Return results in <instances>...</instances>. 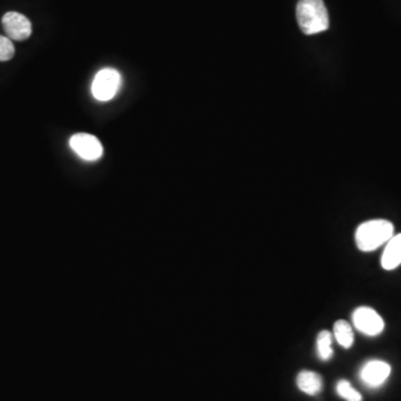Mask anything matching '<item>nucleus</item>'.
<instances>
[{"label": "nucleus", "instance_id": "obj_1", "mask_svg": "<svg viewBox=\"0 0 401 401\" xmlns=\"http://www.w3.org/2000/svg\"><path fill=\"white\" fill-rule=\"evenodd\" d=\"M395 236V227L387 220L364 222L356 230V245L362 252H371Z\"/></svg>", "mask_w": 401, "mask_h": 401}, {"label": "nucleus", "instance_id": "obj_2", "mask_svg": "<svg viewBox=\"0 0 401 401\" xmlns=\"http://www.w3.org/2000/svg\"><path fill=\"white\" fill-rule=\"evenodd\" d=\"M297 19L305 35H316L329 28V15L323 0H299Z\"/></svg>", "mask_w": 401, "mask_h": 401}, {"label": "nucleus", "instance_id": "obj_3", "mask_svg": "<svg viewBox=\"0 0 401 401\" xmlns=\"http://www.w3.org/2000/svg\"><path fill=\"white\" fill-rule=\"evenodd\" d=\"M122 86V76L114 68H104L95 76L92 85L94 97L106 102L116 96L117 92Z\"/></svg>", "mask_w": 401, "mask_h": 401}, {"label": "nucleus", "instance_id": "obj_4", "mask_svg": "<svg viewBox=\"0 0 401 401\" xmlns=\"http://www.w3.org/2000/svg\"><path fill=\"white\" fill-rule=\"evenodd\" d=\"M352 321L358 331L368 337H377L384 331V321L378 312L369 307H360L352 313Z\"/></svg>", "mask_w": 401, "mask_h": 401}, {"label": "nucleus", "instance_id": "obj_5", "mask_svg": "<svg viewBox=\"0 0 401 401\" xmlns=\"http://www.w3.org/2000/svg\"><path fill=\"white\" fill-rule=\"evenodd\" d=\"M70 145L85 161H96L103 155V146L97 137L88 133H77L70 137Z\"/></svg>", "mask_w": 401, "mask_h": 401}, {"label": "nucleus", "instance_id": "obj_6", "mask_svg": "<svg viewBox=\"0 0 401 401\" xmlns=\"http://www.w3.org/2000/svg\"><path fill=\"white\" fill-rule=\"evenodd\" d=\"M391 373V367L382 360H370L361 368L360 380L368 388L376 389L384 384Z\"/></svg>", "mask_w": 401, "mask_h": 401}, {"label": "nucleus", "instance_id": "obj_7", "mask_svg": "<svg viewBox=\"0 0 401 401\" xmlns=\"http://www.w3.org/2000/svg\"><path fill=\"white\" fill-rule=\"evenodd\" d=\"M3 30L9 39L25 41L32 35V23L19 12H9L3 17Z\"/></svg>", "mask_w": 401, "mask_h": 401}, {"label": "nucleus", "instance_id": "obj_8", "mask_svg": "<svg viewBox=\"0 0 401 401\" xmlns=\"http://www.w3.org/2000/svg\"><path fill=\"white\" fill-rule=\"evenodd\" d=\"M401 265V233L393 236L387 242L381 256V267L384 270H395Z\"/></svg>", "mask_w": 401, "mask_h": 401}, {"label": "nucleus", "instance_id": "obj_9", "mask_svg": "<svg viewBox=\"0 0 401 401\" xmlns=\"http://www.w3.org/2000/svg\"><path fill=\"white\" fill-rule=\"evenodd\" d=\"M297 386L302 393L316 395L321 393L323 388L322 378L313 371L303 370L297 377Z\"/></svg>", "mask_w": 401, "mask_h": 401}, {"label": "nucleus", "instance_id": "obj_10", "mask_svg": "<svg viewBox=\"0 0 401 401\" xmlns=\"http://www.w3.org/2000/svg\"><path fill=\"white\" fill-rule=\"evenodd\" d=\"M333 336L338 343L346 349H349L355 341V334L350 323L346 320H338L334 323Z\"/></svg>", "mask_w": 401, "mask_h": 401}, {"label": "nucleus", "instance_id": "obj_11", "mask_svg": "<svg viewBox=\"0 0 401 401\" xmlns=\"http://www.w3.org/2000/svg\"><path fill=\"white\" fill-rule=\"evenodd\" d=\"M318 357L322 361H328L333 355L332 350V334L328 330L320 332L317 337Z\"/></svg>", "mask_w": 401, "mask_h": 401}, {"label": "nucleus", "instance_id": "obj_12", "mask_svg": "<svg viewBox=\"0 0 401 401\" xmlns=\"http://www.w3.org/2000/svg\"><path fill=\"white\" fill-rule=\"evenodd\" d=\"M338 395L346 401H362V397L357 390L351 386L349 381L340 380L336 387Z\"/></svg>", "mask_w": 401, "mask_h": 401}, {"label": "nucleus", "instance_id": "obj_13", "mask_svg": "<svg viewBox=\"0 0 401 401\" xmlns=\"http://www.w3.org/2000/svg\"><path fill=\"white\" fill-rule=\"evenodd\" d=\"M15 55V47L8 37L0 36V61H7Z\"/></svg>", "mask_w": 401, "mask_h": 401}]
</instances>
